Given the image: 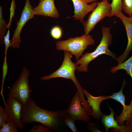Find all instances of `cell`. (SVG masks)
Instances as JSON below:
<instances>
[{"mask_svg": "<svg viewBox=\"0 0 132 132\" xmlns=\"http://www.w3.org/2000/svg\"><path fill=\"white\" fill-rule=\"evenodd\" d=\"M67 114L66 110L53 111L43 109L31 98L22 107L21 120L24 124L40 123L48 127L52 131L57 129L64 124V120Z\"/></svg>", "mask_w": 132, "mask_h": 132, "instance_id": "6da1fadb", "label": "cell"}, {"mask_svg": "<svg viewBox=\"0 0 132 132\" xmlns=\"http://www.w3.org/2000/svg\"><path fill=\"white\" fill-rule=\"evenodd\" d=\"M72 55L70 52L64 51V59L60 66L56 71L49 75L42 77L41 80H45L57 77H62L71 80L76 85L80 95L82 105L86 111L91 109L87 100H85L84 89L77 79L75 71L78 66L72 61Z\"/></svg>", "mask_w": 132, "mask_h": 132, "instance_id": "7a4b0ae2", "label": "cell"}, {"mask_svg": "<svg viewBox=\"0 0 132 132\" xmlns=\"http://www.w3.org/2000/svg\"><path fill=\"white\" fill-rule=\"evenodd\" d=\"M110 27L103 26L101 28L102 36L100 43L95 50L91 53L86 52L76 63L78 66L77 70L78 72H87L88 66L91 61L99 56L105 54L116 60V55L110 51L108 47L112 42V38L110 32Z\"/></svg>", "mask_w": 132, "mask_h": 132, "instance_id": "3957f363", "label": "cell"}, {"mask_svg": "<svg viewBox=\"0 0 132 132\" xmlns=\"http://www.w3.org/2000/svg\"><path fill=\"white\" fill-rule=\"evenodd\" d=\"M95 42L91 35L85 33L80 36L57 41L55 44L56 49L68 51L75 56L76 60L77 61L83 55L88 46L94 45Z\"/></svg>", "mask_w": 132, "mask_h": 132, "instance_id": "277c9868", "label": "cell"}, {"mask_svg": "<svg viewBox=\"0 0 132 132\" xmlns=\"http://www.w3.org/2000/svg\"><path fill=\"white\" fill-rule=\"evenodd\" d=\"M30 74L27 68L23 67L19 77L10 88L8 91V98L17 99L21 103L22 107L25 106L31 98L29 80Z\"/></svg>", "mask_w": 132, "mask_h": 132, "instance_id": "5b68a950", "label": "cell"}, {"mask_svg": "<svg viewBox=\"0 0 132 132\" xmlns=\"http://www.w3.org/2000/svg\"><path fill=\"white\" fill-rule=\"evenodd\" d=\"M111 4L108 1L98 2L97 6L92 11L87 20L82 23L85 33L89 34L96 24L106 17H112Z\"/></svg>", "mask_w": 132, "mask_h": 132, "instance_id": "8992f818", "label": "cell"}, {"mask_svg": "<svg viewBox=\"0 0 132 132\" xmlns=\"http://www.w3.org/2000/svg\"><path fill=\"white\" fill-rule=\"evenodd\" d=\"M35 15L29 0H26L21 16L18 22L16 23V27L14 31L11 40L10 47L13 48H19L21 42L20 34L25 23L30 19L34 18Z\"/></svg>", "mask_w": 132, "mask_h": 132, "instance_id": "52a82bcc", "label": "cell"}, {"mask_svg": "<svg viewBox=\"0 0 132 132\" xmlns=\"http://www.w3.org/2000/svg\"><path fill=\"white\" fill-rule=\"evenodd\" d=\"M120 91L113 93L110 96V99L120 103L123 106V109L119 115L115 116L116 121L119 125L126 124L130 126L132 123V100L128 105L125 103V98L123 94V90L125 85L123 84Z\"/></svg>", "mask_w": 132, "mask_h": 132, "instance_id": "ba28073f", "label": "cell"}, {"mask_svg": "<svg viewBox=\"0 0 132 132\" xmlns=\"http://www.w3.org/2000/svg\"><path fill=\"white\" fill-rule=\"evenodd\" d=\"M3 100L10 121L19 129H23L24 124L21 120L22 108L21 103L14 98H8L6 101Z\"/></svg>", "mask_w": 132, "mask_h": 132, "instance_id": "9c48e42d", "label": "cell"}, {"mask_svg": "<svg viewBox=\"0 0 132 132\" xmlns=\"http://www.w3.org/2000/svg\"><path fill=\"white\" fill-rule=\"evenodd\" d=\"M81 104L80 95L77 91L72 99L66 110V112L75 121L78 120L89 122L90 118Z\"/></svg>", "mask_w": 132, "mask_h": 132, "instance_id": "30bf717a", "label": "cell"}, {"mask_svg": "<svg viewBox=\"0 0 132 132\" xmlns=\"http://www.w3.org/2000/svg\"><path fill=\"white\" fill-rule=\"evenodd\" d=\"M121 21L126 31L128 38V43L126 49L120 56L117 58L118 64L123 62L132 50V17H127L121 11L116 13L115 15Z\"/></svg>", "mask_w": 132, "mask_h": 132, "instance_id": "8fae6325", "label": "cell"}, {"mask_svg": "<svg viewBox=\"0 0 132 132\" xmlns=\"http://www.w3.org/2000/svg\"><path fill=\"white\" fill-rule=\"evenodd\" d=\"M37 6L33 7L35 15L57 18L59 16L55 4V0H39Z\"/></svg>", "mask_w": 132, "mask_h": 132, "instance_id": "7c38bea8", "label": "cell"}, {"mask_svg": "<svg viewBox=\"0 0 132 132\" xmlns=\"http://www.w3.org/2000/svg\"><path fill=\"white\" fill-rule=\"evenodd\" d=\"M110 110V114H104L101 118V122L104 127L106 132H108L109 128L114 132H132V127L125 124L119 125L114 118V112L113 109L109 106Z\"/></svg>", "mask_w": 132, "mask_h": 132, "instance_id": "4fadbf2b", "label": "cell"}, {"mask_svg": "<svg viewBox=\"0 0 132 132\" xmlns=\"http://www.w3.org/2000/svg\"><path fill=\"white\" fill-rule=\"evenodd\" d=\"M71 0L74 7V15L68 18L74 17V20H79L82 23L84 21V19L85 16L97 6L98 1H94L88 4L84 0Z\"/></svg>", "mask_w": 132, "mask_h": 132, "instance_id": "5bb4252c", "label": "cell"}, {"mask_svg": "<svg viewBox=\"0 0 132 132\" xmlns=\"http://www.w3.org/2000/svg\"><path fill=\"white\" fill-rule=\"evenodd\" d=\"M83 92L84 95L86 97L88 102L91 108V116L95 119L100 120L104 115L100 109V104L103 101L110 99V96H94L85 89H84Z\"/></svg>", "mask_w": 132, "mask_h": 132, "instance_id": "9a60e30c", "label": "cell"}, {"mask_svg": "<svg viewBox=\"0 0 132 132\" xmlns=\"http://www.w3.org/2000/svg\"><path fill=\"white\" fill-rule=\"evenodd\" d=\"M121 69L125 70L126 74L131 76L132 80V55L125 62L119 63L117 66L112 67L110 72L114 74Z\"/></svg>", "mask_w": 132, "mask_h": 132, "instance_id": "2e32d148", "label": "cell"}, {"mask_svg": "<svg viewBox=\"0 0 132 132\" xmlns=\"http://www.w3.org/2000/svg\"><path fill=\"white\" fill-rule=\"evenodd\" d=\"M2 8L0 6V43L1 45L4 44V38L6 35V31L8 28V25L6 20L3 18L2 12Z\"/></svg>", "mask_w": 132, "mask_h": 132, "instance_id": "e0dca14e", "label": "cell"}, {"mask_svg": "<svg viewBox=\"0 0 132 132\" xmlns=\"http://www.w3.org/2000/svg\"><path fill=\"white\" fill-rule=\"evenodd\" d=\"M75 120L67 114L64 119L63 122L64 125L69 128L73 132H78L75 123Z\"/></svg>", "mask_w": 132, "mask_h": 132, "instance_id": "ac0fdd59", "label": "cell"}, {"mask_svg": "<svg viewBox=\"0 0 132 132\" xmlns=\"http://www.w3.org/2000/svg\"><path fill=\"white\" fill-rule=\"evenodd\" d=\"M7 55H5L4 62L2 66V78L1 84V88L0 92V95L2 97L3 99H4L3 94V87L6 77L7 75L8 71V64L7 60Z\"/></svg>", "mask_w": 132, "mask_h": 132, "instance_id": "d6986e66", "label": "cell"}, {"mask_svg": "<svg viewBox=\"0 0 132 132\" xmlns=\"http://www.w3.org/2000/svg\"><path fill=\"white\" fill-rule=\"evenodd\" d=\"M112 10V17L122 10V0H112L111 4Z\"/></svg>", "mask_w": 132, "mask_h": 132, "instance_id": "ffe728a7", "label": "cell"}, {"mask_svg": "<svg viewBox=\"0 0 132 132\" xmlns=\"http://www.w3.org/2000/svg\"><path fill=\"white\" fill-rule=\"evenodd\" d=\"M122 10L130 17L132 16V0H122Z\"/></svg>", "mask_w": 132, "mask_h": 132, "instance_id": "44dd1931", "label": "cell"}, {"mask_svg": "<svg viewBox=\"0 0 132 132\" xmlns=\"http://www.w3.org/2000/svg\"><path fill=\"white\" fill-rule=\"evenodd\" d=\"M50 33L53 38L55 40H58L61 38L62 36L63 31L60 27L55 26L51 29Z\"/></svg>", "mask_w": 132, "mask_h": 132, "instance_id": "7402d4cb", "label": "cell"}, {"mask_svg": "<svg viewBox=\"0 0 132 132\" xmlns=\"http://www.w3.org/2000/svg\"><path fill=\"white\" fill-rule=\"evenodd\" d=\"M18 128L9 120L0 128V132H17Z\"/></svg>", "mask_w": 132, "mask_h": 132, "instance_id": "603a6c76", "label": "cell"}, {"mask_svg": "<svg viewBox=\"0 0 132 132\" xmlns=\"http://www.w3.org/2000/svg\"><path fill=\"white\" fill-rule=\"evenodd\" d=\"M9 120L7 113L5 109L0 106V128Z\"/></svg>", "mask_w": 132, "mask_h": 132, "instance_id": "cb8c5ba5", "label": "cell"}, {"mask_svg": "<svg viewBox=\"0 0 132 132\" xmlns=\"http://www.w3.org/2000/svg\"><path fill=\"white\" fill-rule=\"evenodd\" d=\"M51 131L46 126L42 124L41 125H34L29 132H50Z\"/></svg>", "mask_w": 132, "mask_h": 132, "instance_id": "d4e9b609", "label": "cell"}, {"mask_svg": "<svg viewBox=\"0 0 132 132\" xmlns=\"http://www.w3.org/2000/svg\"><path fill=\"white\" fill-rule=\"evenodd\" d=\"M16 7L15 0H11L10 8V16L9 21L8 24V28L11 26L13 18L14 17L15 9Z\"/></svg>", "mask_w": 132, "mask_h": 132, "instance_id": "484cf974", "label": "cell"}, {"mask_svg": "<svg viewBox=\"0 0 132 132\" xmlns=\"http://www.w3.org/2000/svg\"><path fill=\"white\" fill-rule=\"evenodd\" d=\"M8 31L4 37V42L5 44V55H7V53L8 49L10 46L11 44V42L10 40V31L9 28H8Z\"/></svg>", "mask_w": 132, "mask_h": 132, "instance_id": "4316f807", "label": "cell"}, {"mask_svg": "<svg viewBox=\"0 0 132 132\" xmlns=\"http://www.w3.org/2000/svg\"><path fill=\"white\" fill-rule=\"evenodd\" d=\"M86 128L89 131L92 132H101L99 126L94 122H89Z\"/></svg>", "mask_w": 132, "mask_h": 132, "instance_id": "83f0119b", "label": "cell"}, {"mask_svg": "<svg viewBox=\"0 0 132 132\" xmlns=\"http://www.w3.org/2000/svg\"><path fill=\"white\" fill-rule=\"evenodd\" d=\"M87 3H90L93 2L95 1L98 0H84ZM103 1H108L109 0H101Z\"/></svg>", "mask_w": 132, "mask_h": 132, "instance_id": "f1b7e54d", "label": "cell"}, {"mask_svg": "<svg viewBox=\"0 0 132 132\" xmlns=\"http://www.w3.org/2000/svg\"><path fill=\"white\" fill-rule=\"evenodd\" d=\"M130 126L132 127V123H131V125H130Z\"/></svg>", "mask_w": 132, "mask_h": 132, "instance_id": "f546056e", "label": "cell"}, {"mask_svg": "<svg viewBox=\"0 0 132 132\" xmlns=\"http://www.w3.org/2000/svg\"></svg>", "mask_w": 132, "mask_h": 132, "instance_id": "4dcf8cb0", "label": "cell"}]
</instances>
